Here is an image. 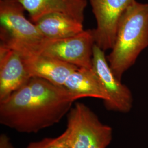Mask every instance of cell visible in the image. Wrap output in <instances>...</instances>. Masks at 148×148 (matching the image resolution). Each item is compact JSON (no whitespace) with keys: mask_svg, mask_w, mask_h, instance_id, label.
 <instances>
[{"mask_svg":"<svg viewBox=\"0 0 148 148\" xmlns=\"http://www.w3.org/2000/svg\"><path fill=\"white\" fill-rule=\"evenodd\" d=\"M75 101L64 86L32 77L0 101V123L20 133H36L58 123Z\"/></svg>","mask_w":148,"mask_h":148,"instance_id":"obj_1","label":"cell"},{"mask_svg":"<svg viewBox=\"0 0 148 148\" xmlns=\"http://www.w3.org/2000/svg\"><path fill=\"white\" fill-rule=\"evenodd\" d=\"M148 47V3L134 1L119 22L115 42L106 59L112 73L121 81L124 73Z\"/></svg>","mask_w":148,"mask_h":148,"instance_id":"obj_2","label":"cell"},{"mask_svg":"<svg viewBox=\"0 0 148 148\" xmlns=\"http://www.w3.org/2000/svg\"><path fill=\"white\" fill-rule=\"evenodd\" d=\"M19 0H0L1 45L24 56L38 54L47 40L36 24L27 19Z\"/></svg>","mask_w":148,"mask_h":148,"instance_id":"obj_3","label":"cell"},{"mask_svg":"<svg viewBox=\"0 0 148 148\" xmlns=\"http://www.w3.org/2000/svg\"><path fill=\"white\" fill-rule=\"evenodd\" d=\"M65 132L71 148H106L112 139L111 127L102 123L93 111L79 102L67 114Z\"/></svg>","mask_w":148,"mask_h":148,"instance_id":"obj_4","label":"cell"},{"mask_svg":"<svg viewBox=\"0 0 148 148\" xmlns=\"http://www.w3.org/2000/svg\"><path fill=\"white\" fill-rule=\"evenodd\" d=\"M95 40L93 30H84L75 36L57 40H48L38 54L57 59L79 68H92Z\"/></svg>","mask_w":148,"mask_h":148,"instance_id":"obj_5","label":"cell"},{"mask_svg":"<svg viewBox=\"0 0 148 148\" xmlns=\"http://www.w3.org/2000/svg\"><path fill=\"white\" fill-rule=\"evenodd\" d=\"M88 1L97 21V27L93 29L95 44L104 51L111 49L122 16L135 0Z\"/></svg>","mask_w":148,"mask_h":148,"instance_id":"obj_6","label":"cell"},{"mask_svg":"<svg viewBox=\"0 0 148 148\" xmlns=\"http://www.w3.org/2000/svg\"><path fill=\"white\" fill-rule=\"evenodd\" d=\"M92 69L107 95V100L104 102L106 108L123 113L130 111L133 104L131 90L117 79L108 62L105 51L95 44L93 47Z\"/></svg>","mask_w":148,"mask_h":148,"instance_id":"obj_7","label":"cell"},{"mask_svg":"<svg viewBox=\"0 0 148 148\" xmlns=\"http://www.w3.org/2000/svg\"><path fill=\"white\" fill-rule=\"evenodd\" d=\"M32 78L22 54L0 45V101L27 84Z\"/></svg>","mask_w":148,"mask_h":148,"instance_id":"obj_8","label":"cell"},{"mask_svg":"<svg viewBox=\"0 0 148 148\" xmlns=\"http://www.w3.org/2000/svg\"><path fill=\"white\" fill-rule=\"evenodd\" d=\"M34 23L42 16L58 13L83 23L87 0H19Z\"/></svg>","mask_w":148,"mask_h":148,"instance_id":"obj_9","label":"cell"},{"mask_svg":"<svg viewBox=\"0 0 148 148\" xmlns=\"http://www.w3.org/2000/svg\"><path fill=\"white\" fill-rule=\"evenodd\" d=\"M23 56L32 77L45 79L59 86H63L69 75L79 68L58 59L41 54Z\"/></svg>","mask_w":148,"mask_h":148,"instance_id":"obj_10","label":"cell"},{"mask_svg":"<svg viewBox=\"0 0 148 148\" xmlns=\"http://www.w3.org/2000/svg\"><path fill=\"white\" fill-rule=\"evenodd\" d=\"M63 86L75 101L85 97H92L101 99L104 102L108 98L100 81L92 68L75 70L68 76Z\"/></svg>","mask_w":148,"mask_h":148,"instance_id":"obj_11","label":"cell"},{"mask_svg":"<svg viewBox=\"0 0 148 148\" xmlns=\"http://www.w3.org/2000/svg\"><path fill=\"white\" fill-rule=\"evenodd\" d=\"M35 24L43 36L48 40L66 38L84 30L82 23L58 13L46 14Z\"/></svg>","mask_w":148,"mask_h":148,"instance_id":"obj_12","label":"cell"},{"mask_svg":"<svg viewBox=\"0 0 148 148\" xmlns=\"http://www.w3.org/2000/svg\"><path fill=\"white\" fill-rule=\"evenodd\" d=\"M26 148H71L67 139L66 133L55 138H46L40 141L30 143Z\"/></svg>","mask_w":148,"mask_h":148,"instance_id":"obj_13","label":"cell"},{"mask_svg":"<svg viewBox=\"0 0 148 148\" xmlns=\"http://www.w3.org/2000/svg\"><path fill=\"white\" fill-rule=\"evenodd\" d=\"M0 148H14L10 138L4 134L0 136Z\"/></svg>","mask_w":148,"mask_h":148,"instance_id":"obj_14","label":"cell"}]
</instances>
